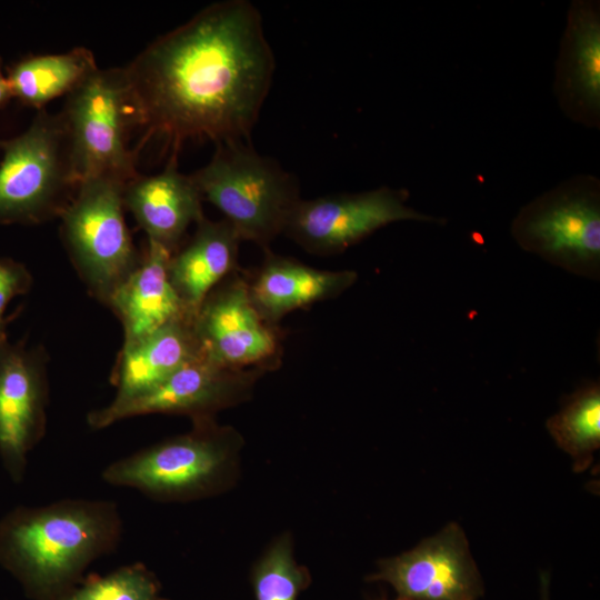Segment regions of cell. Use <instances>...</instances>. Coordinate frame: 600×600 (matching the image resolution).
<instances>
[{
	"instance_id": "6da1fadb",
	"label": "cell",
	"mask_w": 600,
	"mask_h": 600,
	"mask_svg": "<svg viewBox=\"0 0 600 600\" xmlns=\"http://www.w3.org/2000/svg\"><path fill=\"white\" fill-rule=\"evenodd\" d=\"M274 68L258 9L226 0L157 38L123 69L136 127L144 140H163L177 161L187 141H250Z\"/></svg>"
},
{
	"instance_id": "7a4b0ae2",
	"label": "cell",
	"mask_w": 600,
	"mask_h": 600,
	"mask_svg": "<svg viewBox=\"0 0 600 600\" xmlns=\"http://www.w3.org/2000/svg\"><path fill=\"white\" fill-rule=\"evenodd\" d=\"M122 531L111 501L18 507L0 521V562L36 597L60 600L89 563L116 550Z\"/></svg>"
},
{
	"instance_id": "3957f363",
	"label": "cell",
	"mask_w": 600,
	"mask_h": 600,
	"mask_svg": "<svg viewBox=\"0 0 600 600\" xmlns=\"http://www.w3.org/2000/svg\"><path fill=\"white\" fill-rule=\"evenodd\" d=\"M191 176L202 199L223 214L240 240L264 251L283 233L301 199L296 178L250 141L216 144L211 160Z\"/></svg>"
},
{
	"instance_id": "277c9868",
	"label": "cell",
	"mask_w": 600,
	"mask_h": 600,
	"mask_svg": "<svg viewBox=\"0 0 600 600\" xmlns=\"http://www.w3.org/2000/svg\"><path fill=\"white\" fill-rule=\"evenodd\" d=\"M510 232L523 251L569 273L600 279V179L576 173L514 216Z\"/></svg>"
},
{
	"instance_id": "5b68a950",
	"label": "cell",
	"mask_w": 600,
	"mask_h": 600,
	"mask_svg": "<svg viewBox=\"0 0 600 600\" xmlns=\"http://www.w3.org/2000/svg\"><path fill=\"white\" fill-rule=\"evenodd\" d=\"M127 183L110 177L81 182L59 218L69 258L88 292L108 306L140 262L124 220Z\"/></svg>"
},
{
	"instance_id": "8992f818",
	"label": "cell",
	"mask_w": 600,
	"mask_h": 600,
	"mask_svg": "<svg viewBox=\"0 0 600 600\" xmlns=\"http://www.w3.org/2000/svg\"><path fill=\"white\" fill-rule=\"evenodd\" d=\"M60 116L77 187L92 178L128 183L138 176L136 153L128 147L136 119L123 68L93 72L67 96Z\"/></svg>"
},
{
	"instance_id": "52a82bcc",
	"label": "cell",
	"mask_w": 600,
	"mask_h": 600,
	"mask_svg": "<svg viewBox=\"0 0 600 600\" xmlns=\"http://www.w3.org/2000/svg\"><path fill=\"white\" fill-rule=\"evenodd\" d=\"M0 224L59 218L77 189L60 113L39 110L23 133L0 140Z\"/></svg>"
},
{
	"instance_id": "ba28073f",
	"label": "cell",
	"mask_w": 600,
	"mask_h": 600,
	"mask_svg": "<svg viewBox=\"0 0 600 600\" xmlns=\"http://www.w3.org/2000/svg\"><path fill=\"white\" fill-rule=\"evenodd\" d=\"M191 432L139 450L107 466L102 480L160 500L187 499L211 491L229 459V431L211 418L198 419Z\"/></svg>"
},
{
	"instance_id": "9c48e42d",
	"label": "cell",
	"mask_w": 600,
	"mask_h": 600,
	"mask_svg": "<svg viewBox=\"0 0 600 600\" xmlns=\"http://www.w3.org/2000/svg\"><path fill=\"white\" fill-rule=\"evenodd\" d=\"M409 198L406 188L382 186L357 193L300 199L283 233L311 253L334 254L393 222L446 223L442 217L409 206Z\"/></svg>"
},
{
	"instance_id": "30bf717a",
	"label": "cell",
	"mask_w": 600,
	"mask_h": 600,
	"mask_svg": "<svg viewBox=\"0 0 600 600\" xmlns=\"http://www.w3.org/2000/svg\"><path fill=\"white\" fill-rule=\"evenodd\" d=\"M264 370L228 368L202 352L153 389L92 410L87 422L99 430L123 419L150 413L187 414L193 420L210 418L214 411L244 398Z\"/></svg>"
},
{
	"instance_id": "8fae6325",
	"label": "cell",
	"mask_w": 600,
	"mask_h": 600,
	"mask_svg": "<svg viewBox=\"0 0 600 600\" xmlns=\"http://www.w3.org/2000/svg\"><path fill=\"white\" fill-rule=\"evenodd\" d=\"M48 353L9 339L0 343V458L16 482L23 479L29 452L47 430Z\"/></svg>"
},
{
	"instance_id": "7c38bea8",
	"label": "cell",
	"mask_w": 600,
	"mask_h": 600,
	"mask_svg": "<svg viewBox=\"0 0 600 600\" xmlns=\"http://www.w3.org/2000/svg\"><path fill=\"white\" fill-rule=\"evenodd\" d=\"M369 580L388 582L399 598L410 600H479L484 593L468 538L457 522L413 549L381 560Z\"/></svg>"
},
{
	"instance_id": "4fadbf2b",
	"label": "cell",
	"mask_w": 600,
	"mask_h": 600,
	"mask_svg": "<svg viewBox=\"0 0 600 600\" xmlns=\"http://www.w3.org/2000/svg\"><path fill=\"white\" fill-rule=\"evenodd\" d=\"M193 326L202 351L228 368L267 370L280 352L276 327L256 309L248 280L234 273L208 294Z\"/></svg>"
},
{
	"instance_id": "5bb4252c",
	"label": "cell",
	"mask_w": 600,
	"mask_h": 600,
	"mask_svg": "<svg viewBox=\"0 0 600 600\" xmlns=\"http://www.w3.org/2000/svg\"><path fill=\"white\" fill-rule=\"evenodd\" d=\"M552 92L567 119L600 129V1L572 0L559 41Z\"/></svg>"
},
{
	"instance_id": "9a60e30c",
	"label": "cell",
	"mask_w": 600,
	"mask_h": 600,
	"mask_svg": "<svg viewBox=\"0 0 600 600\" xmlns=\"http://www.w3.org/2000/svg\"><path fill=\"white\" fill-rule=\"evenodd\" d=\"M202 200L192 176L179 172L177 161H169L158 174H138L123 191L124 208L147 239L172 254L179 249L188 228L204 217Z\"/></svg>"
},
{
	"instance_id": "2e32d148",
	"label": "cell",
	"mask_w": 600,
	"mask_h": 600,
	"mask_svg": "<svg viewBox=\"0 0 600 600\" xmlns=\"http://www.w3.org/2000/svg\"><path fill=\"white\" fill-rule=\"evenodd\" d=\"M172 253L149 241L140 262L117 289L107 307L119 318L123 346L132 344L188 313L169 278Z\"/></svg>"
},
{
	"instance_id": "e0dca14e",
	"label": "cell",
	"mask_w": 600,
	"mask_h": 600,
	"mask_svg": "<svg viewBox=\"0 0 600 600\" xmlns=\"http://www.w3.org/2000/svg\"><path fill=\"white\" fill-rule=\"evenodd\" d=\"M267 257L249 283L260 316L274 326L289 312L338 297L358 279L353 270H320L266 251Z\"/></svg>"
},
{
	"instance_id": "ac0fdd59",
	"label": "cell",
	"mask_w": 600,
	"mask_h": 600,
	"mask_svg": "<svg viewBox=\"0 0 600 600\" xmlns=\"http://www.w3.org/2000/svg\"><path fill=\"white\" fill-rule=\"evenodd\" d=\"M239 236L224 219L202 217L190 241L169 261V278L186 310L194 317L208 294L237 269Z\"/></svg>"
},
{
	"instance_id": "d6986e66",
	"label": "cell",
	"mask_w": 600,
	"mask_h": 600,
	"mask_svg": "<svg viewBox=\"0 0 600 600\" xmlns=\"http://www.w3.org/2000/svg\"><path fill=\"white\" fill-rule=\"evenodd\" d=\"M202 352L193 318L177 320L122 346L112 374L117 388L112 401H124L153 389Z\"/></svg>"
},
{
	"instance_id": "ffe728a7",
	"label": "cell",
	"mask_w": 600,
	"mask_h": 600,
	"mask_svg": "<svg viewBox=\"0 0 600 600\" xmlns=\"http://www.w3.org/2000/svg\"><path fill=\"white\" fill-rule=\"evenodd\" d=\"M98 69L93 53L78 47L22 59L9 69L7 78L12 97L41 110L51 100L68 96Z\"/></svg>"
},
{
	"instance_id": "44dd1931",
	"label": "cell",
	"mask_w": 600,
	"mask_h": 600,
	"mask_svg": "<svg viewBox=\"0 0 600 600\" xmlns=\"http://www.w3.org/2000/svg\"><path fill=\"white\" fill-rule=\"evenodd\" d=\"M546 428L556 444L572 459L574 472H583L600 448V384L589 381L549 417Z\"/></svg>"
},
{
	"instance_id": "7402d4cb",
	"label": "cell",
	"mask_w": 600,
	"mask_h": 600,
	"mask_svg": "<svg viewBox=\"0 0 600 600\" xmlns=\"http://www.w3.org/2000/svg\"><path fill=\"white\" fill-rule=\"evenodd\" d=\"M158 590L153 574L137 562L106 577L91 578L60 600H158Z\"/></svg>"
},
{
	"instance_id": "603a6c76",
	"label": "cell",
	"mask_w": 600,
	"mask_h": 600,
	"mask_svg": "<svg viewBox=\"0 0 600 600\" xmlns=\"http://www.w3.org/2000/svg\"><path fill=\"white\" fill-rule=\"evenodd\" d=\"M308 576L292 558L288 541H279L258 563L253 574L257 600H296Z\"/></svg>"
},
{
	"instance_id": "cb8c5ba5",
	"label": "cell",
	"mask_w": 600,
	"mask_h": 600,
	"mask_svg": "<svg viewBox=\"0 0 600 600\" xmlns=\"http://www.w3.org/2000/svg\"><path fill=\"white\" fill-rule=\"evenodd\" d=\"M32 282V274L23 263L0 257V343L8 339L4 312L9 302L28 293Z\"/></svg>"
},
{
	"instance_id": "d4e9b609",
	"label": "cell",
	"mask_w": 600,
	"mask_h": 600,
	"mask_svg": "<svg viewBox=\"0 0 600 600\" xmlns=\"http://www.w3.org/2000/svg\"><path fill=\"white\" fill-rule=\"evenodd\" d=\"M540 600H551L550 587L551 577L549 572L543 571L540 573Z\"/></svg>"
},
{
	"instance_id": "484cf974",
	"label": "cell",
	"mask_w": 600,
	"mask_h": 600,
	"mask_svg": "<svg viewBox=\"0 0 600 600\" xmlns=\"http://www.w3.org/2000/svg\"><path fill=\"white\" fill-rule=\"evenodd\" d=\"M12 97L8 78L3 76L0 61V107Z\"/></svg>"
},
{
	"instance_id": "4316f807",
	"label": "cell",
	"mask_w": 600,
	"mask_h": 600,
	"mask_svg": "<svg viewBox=\"0 0 600 600\" xmlns=\"http://www.w3.org/2000/svg\"><path fill=\"white\" fill-rule=\"evenodd\" d=\"M378 600H386V599H378ZM396 600H410V599H404V598H397Z\"/></svg>"
},
{
	"instance_id": "83f0119b",
	"label": "cell",
	"mask_w": 600,
	"mask_h": 600,
	"mask_svg": "<svg viewBox=\"0 0 600 600\" xmlns=\"http://www.w3.org/2000/svg\"><path fill=\"white\" fill-rule=\"evenodd\" d=\"M158 600H164V599H160V598H159Z\"/></svg>"
}]
</instances>
